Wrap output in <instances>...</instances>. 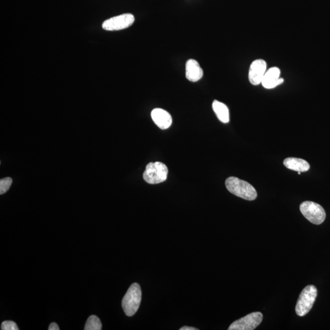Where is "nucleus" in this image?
<instances>
[{"mask_svg": "<svg viewBox=\"0 0 330 330\" xmlns=\"http://www.w3.org/2000/svg\"><path fill=\"white\" fill-rule=\"evenodd\" d=\"M168 173V168L164 163L159 161L149 163L143 173V179L150 184H157L167 180Z\"/></svg>", "mask_w": 330, "mask_h": 330, "instance_id": "nucleus-4", "label": "nucleus"}, {"mask_svg": "<svg viewBox=\"0 0 330 330\" xmlns=\"http://www.w3.org/2000/svg\"><path fill=\"white\" fill-rule=\"evenodd\" d=\"M102 323L98 316L92 315L87 320L85 330H101Z\"/></svg>", "mask_w": 330, "mask_h": 330, "instance_id": "nucleus-14", "label": "nucleus"}, {"mask_svg": "<svg viewBox=\"0 0 330 330\" xmlns=\"http://www.w3.org/2000/svg\"><path fill=\"white\" fill-rule=\"evenodd\" d=\"M263 319V314L254 312L248 314L233 322L228 328L229 330H253L261 324Z\"/></svg>", "mask_w": 330, "mask_h": 330, "instance_id": "nucleus-6", "label": "nucleus"}, {"mask_svg": "<svg viewBox=\"0 0 330 330\" xmlns=\"http://www.w3.org/2000/svg\"><path fill=\"white\" fill-rule=\"evenodd\" d=\"M317 296V289L313 285L308 286L302 291L295 307V311L298 316H304L310 312Z\"/></svg>", "mask_w": 330, "mask_h": 330, "instance_id": "nucleus-3", "label": "nucleus"}, {"mask_svg": "<svg viewBox=\"0 0 330 330\" xmlns=\"http://www.w3.org/2000/svg\"><path fill=\"white\" fill-rule=\"evenodd\" d=\"M267 71V63L263 60H256L251 63L249 70L248 79L252 85H259L262 83Z\"/></svg>", "mask_w": 330, "mask_h": 330, "instance_id": "nucleus-8", "label": "nucleus"}, {"mask_svg": "<svg viewBox=\"0 0 330 330\" xmlns=\"http://www.w3.org/2000/svg\"><path fill=\"white\" fill-rule=\"evenodd\" d=\"M225 185L230 193L245 200L253 201L257 197V192L254 186L238 177H229L226 180Z\"/></svg>", "mask_w": 330, "mask_h": 330, "instance_id": "nucleus-1", "label": "nucleus"}, {"mask_svg": "<svg viewBox=\"0 0 330 330\" xmlns=\"http://www.w3.org/2000/svg\"><path fill=\"white\" fill-rule=\"evenodd\" d=\"M300 210L303 216L314 225H319L325 220V210L316 202L304 201L301 204Z\"/></svg>", "mask_w": 330, "mask_h": 330, "instance_id": "nucleus-5", "label": "nucleus"}, {"mask_svg": "<svg viewBox=\"0 0 330 330\" xmlns=\"http://www.w3.org/2000/svg\"><path fill=\"white\" fill-rule=\"evenodd\" d=\"M180 330H198V329L195 327H192V326H183V327L180 328Z\"/></svg>", "mask_w": 330, "mask_h": 330, "instance_id": "nucleus-18", "label": "nucleus"}, {"mask_svg": "<svg viewBox=\"0 0 330 330\" xmlns=\"http://www.w3.org/2000/svg\"><path fill=\"white\" fill-rule=\"evenodd\" d=\"M151 117L154 123L161 129H167L172 124V117L163 109H154L151 112Z\"/></svg>", "mask_w": 330, "mask_h": 330, "instance_id": "nucleus-10", "label": "nucleus"}, {"mask_svg": "<svg viewBox=\"0 0 330 330\" xmlns=\"http://www.w3.org/2000/svg\"><path fill=\"white\" fill-rule=\"evenodd\" d=\"M12 180L10 177H6L0 180V194H5L11 186Z\"/></svg>", "mask_w": 330, "mask_h": 330, "instance_id": "nucleus-15", "label": "nucleus"}, {"mask_svg": "<svg viewBox=\"0 0 330 330\" xmlns=\"http://www.w3.org/2000/svg\"><path fill=\"white\" fill-rule=\"evenodd\" d=\"M283 163L288 169L297 171V172H307L310 168V165L308 161L299 158H287Z\"/></svg>", "mask_w": 330, "mask_h": 330, "instance_id": "nucleus-12", "label": "nucleus"}, {"mask_svg": "<svg viewBox=\"0 0 330 330\" xmlns=\"http://www.w3.org/2000/svg\"><path fill=\"white\" fill-rule=\"evenodd\" d=\"M135 21V17L131 14L117 15L104 21L103 29L107 31H119L132 26Z\"/></svg>", "mask_w": 330, "mask_h": 330, "instance_id": "nucleus-7", "label": "nucleus"}, {"mask_svg": "<svg viewBox=\"0 0 330 330\" xmlns=\"http://www.w3.org/2000/svg\"><path fill=\"white\" fill-rule=\"evenodd\" d=\"M280 74H281V71L276 67L270 68L267 70L261 83L264 88L273 89L284 83V79L280 78Z\"/></svg>", "mask_w": 330, "mask_h": 330, "instance_id": "nucleus-9", "label": "nucleus"}, {"mask_svg": "<svg viewBox=\"0 0 330 330\" xmlns=\"http://www.w3.org/2000/svg\"><path fill=\"white\" fill-rule=\"evenodd\" d=\"M49 330H59L60 329V327H59V326L57 323H52L51 325H50L49 327Z\"/></svg>", "mask_w": 330, "mask_h": 330, "instance_id": "nucleus-17", "label": "nucleus"}, {"mask_svg": "<svg viewBox=\"0 0 330 330\" xmlns=\"http://www.w3.org/2000/svg\"><path fill=\"white\" fill-rule=\"evenodd\" d=\"M203 70L200 65L194 59L186 61L185 64V76L186 79L192 82H197L203 77Z\"/></svg>", "mask_w": 330, "mask_h": 330, "instance_id": "nucleus-11", "label": "nucleus"}, {"mask_svg": "<svg viewBox=\"0 0 330 330\" xmlns=\"http://www.w3.org/2000/svg\"><path fill=\"white\" fill-rule=\"evenodd\" d=\"M2 330H18V326L14 322L11 320L3 322L1 325Z\"/></svg>", "mask_w": 330, "mask_h": 330, "instance_id": "nucleus-16", "label": "nucleus"}, {"mask_svg": "<svg viewBox=\"0 0 330 330\" xmlns=\"http://www.w3.org/2000/svg\"><path fill=\"white\" fill-rule=\"evenodd\" d=\"M213 110L216 114L218 119L223 123L229 122V111L228 107L223 103L214 101L213 104Z\"/></svg>", "mask_w": 330, "mask_h": 330, "instance_id": "nucleus-13", "label": "nucleus"}, {"mask_svg": "<svg viewBox=\"0 0 330 330\" xmlns=\"http://www.w3.org/2000/svg\"><path fill=\"white\" fill-rule=\"evenodd\" d=\"M142 292L138 283H133L123 299L122 307L126 316L132 317L138 310L141 303Z\"/></svg>", "mask_w": 330, "mask_h": 330, "instance_id": "nucleus-2", "label": "nucleus"}]
</instances>
